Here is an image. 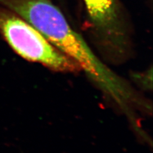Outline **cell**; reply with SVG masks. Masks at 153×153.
Instances as JSON below:
<instances>
[{
	"label": "cell",
	"instance_id": "3",
	"mask_svg": "<svg viewBox=\"0 0 153 153\" xmlns=\"http://www.w3.org/2000/svg\"><path fill=\"white\" fill-rule=\"evenodd\" d=\"M0 35L13 51L27 61L59 71H74L78 67L30 23L2 5Z\"/></svg>",
	"mask_w": 153,
	"mask_h": 153
},
{
	"label": "cell",
	"instance_id": "1",
	"mask_svg": "<svg viewBox=\"0 0 153 153\" xmlns=\"http://www.w3.org/2000/svg\"><path fill=\"white\" fill-rule=\"evenodd\" d=\"M0 5L30 24L78 66L113 101L125 96L128 84L108 68L74 30L51 0H0Z\"/></svg>",
	"mask_w": 153,
	"mask_h": 153
},
{
	"label": "cell",
	"instance_id": "2",
	"mask_svg": "<svg viewBox=\"0 0 153 153\" xmlns=\"http://www.w3.org/2000/svg\"><path fill=\"white\" fill-rule=\"evenodd\" d=\"M89 31L105 59L120 63L132 51L131 28L119 0H82Z\"/></svg>",
	"mask_w": 153,
	"mask_h": 153
}]
</instances>
